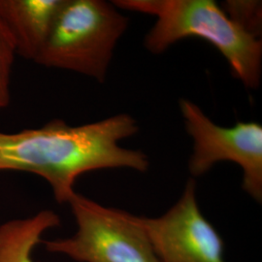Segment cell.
<instances>
[{
    "label": "cell",
    "instance_id": "3",
    "mask_svg": "<svg viewBox=\"0 0 262 262\" xmlns=\"http://www.w3.org/2000/svg\"><path fill=\"white\" fill-rule=\"evenodd\" d=\"M119 10L104 0H63L34 62L104 83L115 48L129 24Z\"/></svg>",
    "mask_w": 262,
    "mask_h": 262
},
{
    "label": "cell",
    "instance_id": "8",
    "mask_svg": "<svg viewBox=\"0 0 262 262\" xmlns=\"http://www.w3.org/2000/svg\"><path fill=\"white\" fill-rule=\"evenodd\" d=\"M59 225V216L50 210L3 224L0 226V262H33L31 254L42 235Z\"/></svg>",
    "mask_w": 262,
    "mask_h": 262
},
{
    "label": "cell",
    "instance_id": "7",
    "mask_svg": "<svg viewBox=\"0 0 262 262\" xmlns=\"http://www.w3.org/2000/svg\"><path fill=\"white\" fill-rule=\"evenodd\" d=\"M63 0H0V21L16 55L35 61Z\"/></svg>",
    "mask_w": 262,
    "mask_h": 262
},
{
    "label": "cell",
    "instance_id": "2",
    "mask_svg": "<svg viewBox=\"0 0 262 262\" xmlns=\"http://www.w3.org/2000/svg\"><path fill=\"white\" fill-rule=\"evenodd\" d=\"M113 4L156 18L144 40L151 54H162L186 38H200L225 56L232 74L247 89L259 86L261 40L245 32L214 0H116Z\"/></svg>",
    "mask_w": 262,
    "mask_h": 262
},
{
    "label": "cell",
    "instance_id": "4",
    "mask_svg": "<svg viewBox=\"0 0 262 262\" xmlns=\"http://www.w3.org/2000/svg\"><path fill=\"white\" fill-rule=\"evenodd\" d=\"M68 204L77 232L70 238L46 242L49 252L78 262H159L140 216L100 205L77 192Z\"/></svg>",
    "mask_w": 262,
    "mask_h": 262
},
{
    "label": "cell",
    "instance_id": "6",
    "mask_svg": "<svg viewBox=\"0 0 262 262\" xmlns=\"http://www.w3.org/2000/svg\"><path fill=\"white\" fill-rule=\"evenodd\" d=\"M140 220L159 262H225L224 241L198 206L194 179L164 215Z\"/></svg>",
    "mask_w": 262,
    "mask_h": 262
},
{
    "label": "cell",
    "instance_id": "5",
    "mask_svg": "<svg viewBox=\"0 0 262 262\" xmlns=\"http://www.w3.org/2000/svg\"><path fill=\"white\" fill-rule=\"evenodd\" d=\"M179 106L186 130L193 141L188 170L193 178L206 174L215 163L231 161L243 172L244 190L262 200V126L256 122H238L224 127L210 120L200 107L187 98Z\"/></svg>",
    "mask_w": 262,
    "mask_h": 262
},
{
    "label": "cell",
    "instance_id": "10",
    "mask_svg": "<svg viewBox=\"0 0 262 262\" xmlns=\"http://www.w3.org/2000/svg\"><path fill=\"white\" fill-rule=\"evenodd\" d=\"M16 51L8 32L0 21V110L9 106L11 72Z\"/></svg>",
    "mask_w": 262,
    "mask_h": 262
},
{
    "label": "cell",
    "instance_id": "9",
    "mask_svg": "<svg viewBox=\"0 0 262 262\" xmlns=\"http://www.w3.org/2000/svg\"><path fill=\"white\" fill-rule=\"evenodd\" d=\"M227 17L256 39H260L262 31L261 1L227 0L220 4Z\"/></svg>",
    "mask_w": 262,
    "mask_h": 262
},
{
    "label": "cell",
    "instance_id": "1",
    "mask_svg": "<svg viewBox=\"0 0 262 262\" xmlns=\"http://www.w3.org/2000/svg\"><path fill=\"white\" fill-rule=\"evenodd\" d=\"M139 125L129 114L72 126L53 120L38 128L0 132V171H24L45 179L58 203L75 194L76 180L86 172L129 168L146 172L150 162L139 150L120 142L137 134Z\"/></svg>",
    "mask_w": 262,
    "mask_h": 262
}]
</instances>
